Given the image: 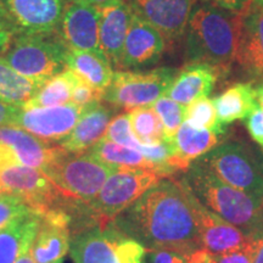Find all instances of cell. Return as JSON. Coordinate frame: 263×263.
I'll list each match as a JSON object with an SVG mask.
<instances>
[{"instance_id": "74e56055", "label": "cell", "mask_w": 263, "mask_h": 263, "mask_svg": "<svg viewBox=\"0 0 263 263\" xmlns=\"http://www.w3.org/2000/svg\"><path fill=\"white\" fill-rule=\"evenodd\" d=\"M246 128L254 141L263 149V108L258 103L255 104L251 112L246 117Z\"/></svg>"}, {"instance_id": "4dcf8cb0", "label": "cell", "mask_w": 263, "mask_h": 263, "mask_svg": "<svg viewBox=\"0 0 263 263\" xmlns=\"http://www.w3.org/2000/svg\"><path fill=\"white\" fill-rule=\"evenodd\" d=\"M184 121L199 129L215 132L218 136H223L226 132V124L219 121L213 100L207 97L196 99L186 105Z\"/></svg>"}, {"instance_id": "4fadbf2b", "label": "cell", "mask_w": 263, "mask_h": 263, "mask_svg": "<svg viewBox=\"0 0 263 263\" xmlns=\"http://www.w3.org/2000/svg\"><path fill=\"white\" fill-rule=\"evenodd\" d=\"M100 11L98 6L71 0L65 5L59 38L70 50L101 52L99 48Z\"/></svg>"}, {"instance_id": "3957f363", "label": "cell", "mask_w": 263, "mask_h": 263, "mask_svg": "<svg viewBox=\"0 0 263 263\" xmlns=\"http://www.w3.org/2000/svg\"><path fill=\"white\" fill-rule=\"evenodd\" d=\"M185 182L203 206L249 235L258 234L263 226V200L222 182L201 161L190 166Z\"/></svg>"}, {"instance_id": "30bf717a", "label": "cell", "mask_w": 263, "mask_h": 263, "mask_svg": "<svg viewBox=\"0 0 263 263\" xmlns=\"http://www.w3.org/2000/svg\"><path fill=\"white\" fill-rule=\"evenodd\" d=\"M83 108L71 101L60 106L20 107L14 126L29 132L47 143H60L73 129Z\"/></svg>"}, {"instance_id": "f6af8a7d", "label": "cell", "mask_w": 263, "mask_h": 263, "mask_svg": "<svg viewBox=\"0 0 263 263\" xmlns=\"http://www.w3.org/2000/svg\"><path fill=\"white\" fill-rule=\"evenodd\" d=\"M10 162H17V160L15 159L14 154H12V151L9 147L0 144V166Z\"/></svg>"}, {"instance_id": "7c38bea8", "label": "cell", "mask_w": 263, "mask_h": 263, "mask_svg": "<svg viewBox=\"0 0 263 263\" xmlns=\"http://www.w3.org/2000/svg\"><path fill=\"white\" fill-rule=\"evenodd\" d=\"M14 31L21 34H51L60 25L65 0H0Z\"/></svg>"}, {"instance_id": "52a82bcc", "label": "cell", "mask_w": 263, "mask_h": 263, "mask_svg": "<svg viewBox=\"0 0 263 263\" xmlns=\"http://www.w3.org/2000/svg\"><path fill=\"white\" fill-rule=\"evenodd\" d=\"M200 161L222 182L263 200V161L246 144H222Z\"/></svg>"}, {"instance_id": "681fc988", "label": "cell", "mask_w": 263, "mask_h": 263, "mask_svg": "<svg viewBox=\"0 0 263 263\" xmlns=\"http://www.w3.org/2000/svg\"><path fill=\"white\" fill-rule=\"evenodd\" d=\"M5 195H8V194L4 192V189H3L2 185H0V197H3V196H5Z\"/></svg>"}, {"instance_id": "d6a6232c", "label": "cell", "mask_w": 263, "mask_h": 263, "mask_svg": "<svg viewBox=\"0 0 263 263\" xmlns=\"http://www.w3.org/2000/svg\"><path fill=\"white\" fill-rule=\"evenodd\" d=\"M104 138L114 141V143L132 147V149H136L138 151H139L141 145H143L137 139L136 136H134L133 130H132L129 114L128 112L118 115V116L114 117L111 120Z\"/></svg>"}, {"instance_id": "44dd1931", "label": "cell", "mask_w": 263, "mask_h": 263, "mask_svg": "<svg viewBox=\"0 0 263 263\" xmlns=\"http://www.w3.org/2000/svg\"><path fill=\"white\" fill-rule=\"evenodd\" d=\"M112 115V108L100 101L87 105L73 129L59 145L71 154L88 153L105 137Z\"/></svg>"}, {"instance_id": "836d02e7", "label": "cell", "mask_w": 263, "mask_h": 263, "mask_svg": "<svg viewBox=\"0 0 263 263\" xmlns=\"http://www.w3.org/2000/svg\"><path fill=\"white\" fill-rule=\"evenodd\" d=\"M33 211L34 210L29 207L21 197L15 195L0 197V230L8 227L17 217Z\"/></svg>"}, {"instance_id": "d6986e66", "label": "cell", "mask_w": 263, "mask_h": 263, "mask_svg": "<svg viewBox=\"0 0 263 263\" xmlns=\"http://www.w3.org/2000/svg\"><path fill=\"white\" fill-rule=\"evenodd\" d=\"M0 144L12 151L17 162L41 171L64 150L60 145L47 143L17 126H0Z\"/></svg>"}, {"instance_id": "e575fe53", "label": "cell", "mask_w": 263, "mask_h": 263, "mask_svg": "<svg viewBox=\"0 0 263 263\" xmlns=\"http://www.w3.org/2000/svg\"><path fill=\"white\" fill-rule=\"evenodd\" d=\"M146 249L137 240L128 238L121 233L116 241L118 263H141Z\"/></svg>"}, {"instance_id": "603a6c76", "label": "cell", "mask_w": 263, "mask_h": 263, "mask_svg": "<svg viewBox=\"0 0 263 263\" xmlns=\"http://www.w3.org/2000/svg\"><path fill=\"white\" fill-rule=\"evenodd\" d=\"M219 137L215 132L199 129L184 121L173 139L174 153L167 164L174 173L188 172L194 160L206 155L218 145Z\"/></svg>"}, {"instance_id": "484cf974", "label": "cell", "mask_w": 263, "mask_h": 263, "mask_svg": "<svg viewBox=\"0 0 263 263\" xmlns=\"http://www.w3.org/2000/svg\"><path fill=\"white\" fill-rule=\"evenodd\" d=\"M256 103V88L252 83H235L213 99L217 115L223 124L244 120Z\"/></svg>"}, {"instance_id": "5bb4252c", "label": "cell", "mask_w": 263, "mask_h": 263, "mask_svg": "<svg viewBox=\"0 0 263 263\" xmlns=\"http://www.w3.org/2000/svg\"><path fill=\"white\" fill-rule=\"evenodd\" d=\"M164 48V37L161 32L133 11L118 67L140 70L154 66L160 61Z\"/></svg>"}, {"instance_id": "ba28073f", "label": "cell", "mask_w": 263, "mask_h": 263, "mask_svg": "<svg viewBox=\"0 0 263 263\" xmlns=\"http://www.w3.org/2000/svg\"><path fill=\"white\" fill-rule=\"evenodd\" d=\"M177 73V70L167 67L146 72H115L112 82L104 91L103 100L129 111L151 106L166 95Z\"/></svg>"}, {"instance_id": "d4e9b609", "label": "cell", "mask_w": 263, "mask_h": 263, "mask_svg": "<svg viewBox=\"0 0 263 263\" xmlns=\"http://www.w3.org/2000/svg\"><path fill=\"white\" fill-rule=\"evenodd\" d=\"M88 153L100 162L116 170H149L167 176L159 166L146 160L138 150L114 143L106 138L95 144Z\"/></svg>"}, {"instance_id": "8992f818", "label": "cell", "mask_w": 263, "mask_h": 263, "mask_svg": "<svg viewBox=\"0 0 263 263\" xmlns=\"http://www.w3.org/2000/svg\"><path fill=\"white\" fill-rule=\"evenodd\" d=\"M68 49L51 34H21L10 43L2 58L26 77L47 82L66 70Z\"/></svg>"}, {"instance_id": "9c48e42d", "label": "cell", "mask_w": 263, "mask_h": 263, "mask_svg": "<svg viewBox=\"0 0 263 263\" xmlns=\"http://www.w3.org/2000/svg\"><path fill=\"white\" fill-rule=\"evenodd\" d=\"M0 185L8 195L21 197L41 215L52 207L60 206L65 200L41 170L20 162L0 166Z\"/></svg>"}, {"instance_id": "b9f144b4", "label": "cell", "mask_w": 263, "mask_h": 263, "mask_svg": "<svg viewBox=\"0 0 263 263\" xmlns=\"http://www.w3.org/2000/svg\"><path fill=\"white\" fill-rule=\"evenodd\" d=\"M35 235H31L24 242V245H22L21 248V251H20L15 263H35L32 255V245H33V241H34Z\"/></svg>"}, {"instance_id": "4316f807", "label": "cell", "mask_w": 263, "mask_h": 263, "mask_svg": "<svg viewBox=\"0 0 263 263\" xmlns=\"http://www.w3.org/2000/svg\"><path fill=\"white\" fill-rule=\"evenodd\" d=\"M41 216L37 211L26 213L0 230V263H15L24 242L37 234Z\"/></svg>"}, {"instance_id": "5b68a950", "label": "cell", "mask_w": 263, "mask_h": 263, "mask_svg": "<svg viewBox=\"0 0 263 263\" xmlns=\"http://www.w3.org/2000/svg\"><path fill=\"white\" fill-rule=\"evenodd\" d=\"M164 178L168 177L156 171L118 170L108 177L87 207L98 224L105 227Z\"/></svg>"}, {"instance_id": "8d00e7d4", "label": "cell", "mask_w": 263, "mask_h": 263, "mask_svg": "<svg viewBox=\"0 0 263 263\" xmlns=\"http://www.w3.org/2000/svg\"><path fill=\"white\" fill-rule=\"evenodd\" d=\"M252 235L251 240L245 248L222 255H210L207 263H252Z\"/></svg>"}, {"instance_id": "cb8c5ba5", "label": "cell", "mask_w": 263, "mask_h": 263, "mask_svg": "<svg viewBox=\"0 0 263 263\" xmlns=\"http://www.w3.org/2000/svg\"><path fill=\"white\" fill-rule=\"evenodd\" d=\"M65 62L66 68L74 72L82 81L103 93L112 82L115 74L112 65L101 52L68 49Z\"/></svg>"}, {"instance_id": "6da1fadb", "label": "cell", "mask_w": 263, "mask_h": 263, "mask_svg": "<svg viewBox=\"0 0 263 263\" xmlns=\"http://www.w3.org/2000/svg\"><path fill=\"white\" fill-rule=\"evenodd\" d=\"M199 200L185 179L164 178L112 223L146 251L168 250L184 256L201 249L196 207Z\"/></svg>"}, {"instance_id": "2e32d148", "label": "cell", "mask_w": 263, "mask_h": 263, "mask_svg": "<svg viewBox=\"0 0 263 263\" xmlns=\"http://www.w3.org/2000/svg\"><path fill=\"white\" fill-rule=\"evenodd\" d=\"M120 234L112 222L77 230L71 235V257L74 263H118L116 241Z\"/></svg>"}, {"instance_id": "f907efd6", "label": "cell", "mask_w": 263, "mask_h": 263, "mask_svg": "<svg viewBox=\"0 0 263 263\" xmlns=\"http://www.w3.org/2000/svg\"><path fill=\"white\" fill-rule=\"evenodd\" d=\"M254 3H255V4H257V5L262 6V8H263V0H254Z\"/></svg>"}, {"instance_id": "ab89813d", "label": "cell", "mask_w": 263, "mask_h": 263, "mask_svg": "<svg viewBox=\"0 0 263 263\" xmlns=\"http://www.w3.org/2000/svg\"><path fill=\"white\" fill-rule=\"evenodd\" d=\"M150 252L151 263H186V256L168 250H153Z\"/></svg>"}, {"instance_id": "ffe728a7", "label": "cell", "mask_w": 263, "mask_h": 263, "mask_svg": "<svg viewBox=\"0 0 263 263\" xmlns=\"http://www.w3.org/2000/svg\"><path fill=\"white\" fill-rule=\"evenodd\" d=\"M236 61L250 76L263 78V8L254 0L241 12Z\"/></svg>"}, {"instance_id": "60d3db41", "label": "cell", "mask_w": 263, "mask_h": 263, "mask_svg": "<svg viewBox=\"0 0 263 263\" xmlns=\"http://www.w3.org/2000/svg\"><path fill=\"white\" fill-rule=\"evenodd\" d=\"M20 106H14L0 101V126H14L15 117Z\"/></svg>"}, {"instance_id": "ac0fdd59", "label": "cell", "mask_w": 263, "mask_h": 263, "mask_svg": "<svg viewBox=\"0 0 263 263\" xmlns=\"http://www.w3.org/2000/svg\"><path fill=\"white\" fill-rule=\"evenodd\" d=\"M98 8L100 11L99 48L111 65L118 67L133 9L129 0H115Z\"/></svg>"}, {"instance_id": "bcb514c9", "label": "cell", "mask_w": 263, "mask_h": 263, "mask_svg": "<svg viewBox=\"0 0 263 263\" xmlns=\"http://www.w3.org/2000/svg\"><path fill=\"white\" fill-rule=\"evenodd\" d=\"M0 29L15 32L14 28H12V26H11V22H10V20H9L8 12H6V10L2 2H0Z\"/></svg>"}, {"instance_id": "ee69618b", "label": "cell", "mask_w": 263, "mask_h": 263, "mask_svg": "<svg viewBox=\"0 0 263 263\" xmlns=\"http://www.w3.org/2000/svg\"><path fill=\"white\" fill-rule=\"evenodd\" d=\"M12 39H14V32L0 29V55H3L6 50H8Z\"/></svg>"}, {"instance_id": "7dc6e473", "label": "cell", "mask_w": 263, "mask_h": 263, "mask_svg": "<svg viewBox=\"0 0 263 263\" xmlns=\"http://www.w3.org/2000/svg\"><path fill=\"white\" fill-rule=\"evenodd\" d=\"M73 2L84 3V4H89L93 6H103L105 4H108V3L111 2H115V0H73Z\"/></svg>"}, {"instance_id": "7a4b0ae2", "label": "cell", "mask_w": 263, "mask_h": 263, "mask_svg": "<svg viewBox=\"0 0 263 263\" xmlns=\"http://www.w3.org/2000/svg\"><path fill=\"white\" fill-rule=\"evenodd\" d=\"M241 31V12L216 6H196L190 15L185 34V58L189 62H205L219 68L236 60Z\"/></svg>"}, {"instance_id": "277c9868", "label": "cell", "mask_w": 263, "mask_h": 263, "mask_svg": "<svg viewBox=\"0 0 263 263\" xmlns=\"http://www.w3.org/2000/svg\"><path fill=\"white\" fill-rule=\"evenodd\" d=\"M116 171L118 170L100 162L89 153L71 154L62 150L42 172L65 200L88 203Z\"/></svg>"}, {"instance_id": "7bdbcfd3", "label": "cell", "mask_w": 263, "mask_h": 263, "mask_svg": "<svg viewBox=\"0 0 263 263\" xmlns=\"http://www.w3.org/2000/svg\"><path fill=\"white\" fill-rule=\"evenodd\" d=\"M252 263H263V233L254 235L252 240Z\"/></svg>"}, {"instance_id": "9a60e30c", "label": "cell", "mask_w": 263, "mask_h": 263, "mask_svg": "<svg viewBox=\"0 0 263 263\" xmlns=\"http://www.w3.org/2000/svg\"><path fill=\"white\" fill-rule=\"evenodd\" d=\"M138 16L154 26L164 38L182 37L192 15L194 0H129Z\"/></svg>"}, {"instance_id": "c3c4849f", "label": "cell", "mask_w": 263, "mask_h": 263, "mask_svg": "<svg viewBox=\"0 0 263 263\" xmlns=\"http://www.w3.org/2000/svg\"><path fill=\"white\" fill-rule=\"evenodd\" d=\"M256 100H257L259 106L263 108V82L256 88Z\"/></svg>"}, {"instance_id": "f35d334b", "label": "cell", "mask_w": 263, "mask_h": 263, "mask_svg": "<svg viewBox=\"0 0 263 263\" xmlns=\"http://www.w3.org/2000/svg\"><path fill=\"white\" fill-rule=\"evenodd\" d=\"M252 0H202L203 4L216 6L218 9L227 10V11L240 14L248 8Z\"/></svg>"}, {"instance_id": "8fae6325", "label": "cell", "mask_w": 263, "mask_h": 263, "mask_svg": "<svg viewBox=\"0 0 263 263\" xmlns=\"http://www.w3.org/2000/svg\"><path fill=\"white\" fill-rule=\"evenodd\" d=\"M71 224V212L65 203L42 213L41 224L32 245L35 263H62L70 250Z\"/></svg>"}, {"instance_id": "f1b7e54d", "label": "cell", "mask_w": 263, "mask_h": 263, "mask_svg": "<svg viewBox=\"0 0 263 263\" xmlns=\"http://www.w3.org/2000/svg\"><path fill=\"white\" fill-rule=\"evenodd\" d=\"M78 80V76L68 68H66L54 77L49 78L41 89L35 93L31 100L27 101L24 106L25 108L32 107H51L60 106L71 101L72 89Z\"/></svg>"}, {"instance_id": "7402d4cb", "label": "cell", "mask_w": 263, "mask_h": 263, "mask_svg": "<svg viewBox=\"0 0 263 263\" xmlns=\"http://www.w3.org/2000/svg\"><path fill=\"white\" fill-rule=\"evenodd\" d=\"M221 72L222 68L205 62H189L177 73L166 95L186 106L211 93Z\"/></svg>"}, {"instance_id": "d590c367", "label": "cell", "mask_w": 263, "mask_h": 263, "mask_svg": "<svg viewBox=\"0 0 263 263\" xmlns=\"http://www.w3.org/2000/svg\"><path fill=\"white\" fill-rule=\"evenodd\" d=\"M103 91L95 89V88L90 87L89 84L85 83L84 81H82L78 77L77 82L73 85V89H72V97H71V103H73L78 106H87L93 103H98V101L103 100Z\"/></svg>"}, {"instance_id": "f546056e", "label": "cell", "mask_w": 263, "mask_h": 263, "mask_svg": "<svg viewBox=\"0 0 263 263\" xmlns=\"http://www.w3.org/2000/svg\"><path fill=\"white\" fill-rule=\"evenodd\" d=\"M129 121L134 136L141 144H156L167 140L162 122L153 106H143L130 110Z\"/></svg>"}, {"instance_id": "83f0119b", "label": "cell", "mask_w": 263, "mask_h": 263, "mask_svg": "<svg viewBox=\"0 0 263 263\" xmlns=\"http://www.w3.org/2000/svg\"><path fill=\"white\" fill-rule=\"evenodd\" d=\"M44 83V81L33 80L18 73L4 59L0 58V101L3 103L24 106Z\"/></svg>"}, {"instance_id": "1f68e13d", "label": "cell", "mask_w": 263, "mask_h": 263, "mask_svg": "<svg viewBox=\"0 0 263 263\" xmlns=\"http://www.w3.org/2000/svg\"><path fill=\"white\" fill-rule=\"evenodd\" d=\"M151 106L155 110V112L159 115L161 122H162L166 139L173 141L179 127L184 122L185 106L172 100L167 95L161 97Z\"/></svg>"}, {"instance_id": "e0dca14e", "label": "cell", "mask_w": 263, "mask_h": 263, "mask_svg": "<svg viewBox=\"0 0 263 263\" xmlns=\"http://www.w3.org/2000/svg\"><path fill=\"white\" fill-rule=\"evenodd\" d=\"M197 227L201 248L210 255H222L245 248L252 235L245 234L238 227L227 222L222 217L197 202Z\"/></svg>"}]
</instances>
